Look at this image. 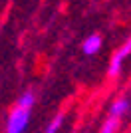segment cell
I'll list each match as a JSON object with an SVG mask.
<instances>
[{
	"mask_svg": "<svg viewBox=\"0 0 131 133\" xmlns=\"http://www.w3.org/2000/svg\"><path fill=\"white\" fill-rule=\"evenodd\" d=\"M127 109H129V101H127L125 97H119V99H115L113 103H111L109 113H111L113 117H119V115H123Z\"/></svg>",
	"mask_w": 131,
	"mask_h": 133,
	"instance_id": "277c9868",
	"label": "cell"
},
{
	"mask_svg": "<svg viewBox=\"0 0 131 133\" xmlns=\"http://www.w3.org/2000/svg\"><path fill=\"white\" fill-rule=\"evenodd\" d=\"M99 48H101V36H97V34H91L89 38H86V42H83L82 50L86 56H91V54H97Z\"/></svg>",
	"mask_w": 131,
	"mask_h": 133,
	"instance_id": "3957f363",
	"label": "cell"
},
{
	"mask_svg": "<svg viewBox=\"0 0 131 133\" xmlns=\"http://www.w3.org/2000/svg\"><path fill=\"white\" fill-rule=\"evenodd\" d=\"M131 54V38H127V42L123 46H121L119 50L113 54V58H111V62H109V70H107V74L113 78V76H117L119 74V70H121V64H123V60H125L127 56Z\"/></svg>",
	"mask_w": 131,
	"mask_h": 133,
	"instance_id": "7a4b0ae2",
	"label": "cell"
},
{
	"mask_svg": "<svg viewBox=\"0 0 131 133\" xmlns=\"http://www.w3.org/2000/svg\"><path fill=\"white\" fill-rule=\"evenodd\" d=\"M18 105H24V107H30V109H32V105H34V94H32V91L22 94V97L18 99Z\"/></svg>",
	"mask_w": 131,
	"mask_h": 133,
	"instance_id": "8992f818",
	"label": "cell"
},
{
	"mask_svg": "<svg viewBox=\"0 0 131 133\" xmlns=\"http://www.w3.org/2000/svg\"><path fill=\"white\" fill-rule=\"evenodd\" d=\"M28 121H30V107L18 105L10 111L8 123H6V133H24Z\"/></svg>",
	"mask_w": 131,
	"mask_h": 133,
	"instance_id": "6da1fadb",
	"label": "cell"
},
{
	"mask_svg": "<svg viewBox=\"0 0 131 133\" xmlns=\"http://www.w3.org/2000/svg\"><path fill=\"white\" fill-rule=\"evenodd\" d=\"M115 129H117V117H109L107 121L103 123V129H101V133H115Z\"/></svg>",
	"mask_w": 131,
	"mask_h": 133,
	"instance_id": "52a82bcc",
	"label": "cell"
},
{
	"mask_svg": "<svg viewBox=\"0 0 131 133\" xmlns=\"http://www.w3.org/2000/svg\"><path fill=\"white\" fill-rule=\"evenodd\" d=\"M62 123H64V115H56L54 119H52V123L48 125L46 133H58V129L62 127Z\"/></svg>",
	"mask_w": 131,
	"mask_h": 133,
	"instance_id": "5b68a950",
	"label": "cell"
}]
</instances>
